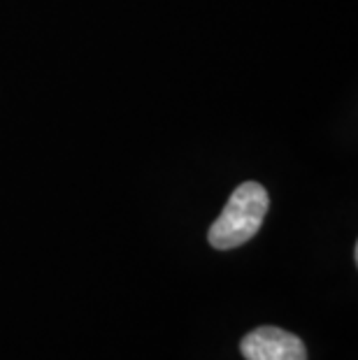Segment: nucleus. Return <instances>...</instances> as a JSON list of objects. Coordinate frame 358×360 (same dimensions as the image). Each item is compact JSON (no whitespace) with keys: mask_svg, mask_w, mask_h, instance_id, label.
<instances>
[{"mask_svg":"<svg viewBox=\"0 0 358 360\" xmlns=\"http://www.w3.org/2000/svg\"><path fill=\"white\" fill-rule=\"evenodd\" d=\"M270 210V195L263 184L245 181L233 191L231 198L212 224L207 240L215 249L228 251L247 244L263 226L265 214Z\"/></svg>","mask_w":358,"mask_h":360,"instance_id":"obj_1","label":"nucleus"},{"mask_svg":"<svg viewBox=\"0 0 358 360\" xmlns=\"http://www.w3.org/2000/svg\"><path fill=\"white\" fill-rule=\"evenodd\" d=\"M247 360H307V349L298 335L275 326H263L247 333L240 342Z\"/></svg>","mask_w":358,"mask_h":360,"instance_id":"obj_2","label":"nucleus"}]
</instances>
